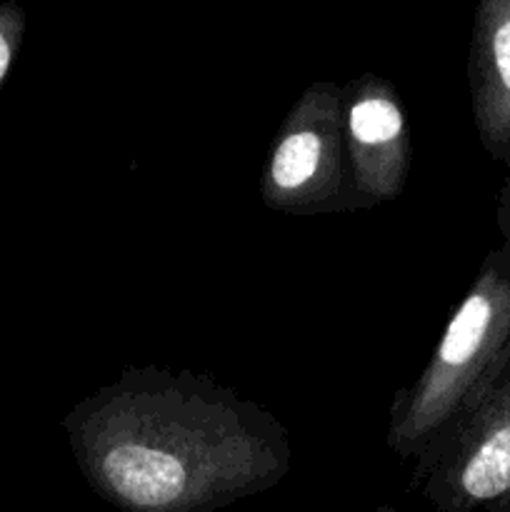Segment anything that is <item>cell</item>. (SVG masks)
<instances>
[{"label":"cell","instance_id":"obj_8","mask_svg":"<svg viewBox=\"0 0 510 512\" xmlns=\"http://www.w3.org/2000/svg\"><path fill=\"white\" fill-rule=\"evenodd\" d=\"M498 228L503 233V245L510 248V178L505 183L503 193H500V205H498Z\"/></svg>","mask_w":510,"mask_h":512},{"label":"cell","instance_id":"obj_1","mask_svg":"<svg viewBox=\"0 0 510 512\" xmlns=\"http://www.w3.org/2000/svg\"><path fill=\"white\" fill-rule=\"evenodd\" d=\"M90 488L120 512H215L283 483L285 425L210 375L128 368L63 418Z\"/></svg>","mask_w":510,"mask_h":512},{"label":"cell","instance_id":"obj_7","mask_svg":"<svg viewBox=\"0 0 510 512\" xmlns=\"http://www.w3.org/2000/svg\"><path fill=\"white\" fill-rule=\"evenodd\" d=\"M25 38V10L13 0L0 3V90L8 80L10 68L20 53Z\"/></svg>","mask_w":510,"mask_h":512},{"label":"cell","instance_id":"obj_4","mask_svg":"<svg viewBox=\"0 0 510 512\" xmlns=\"http://www.w3.org/2000/svg\"><path fill=\"white\" fill-rule=\"evenodd\" d=\"M270 210L323 215L355 210L343 138V85L310 83L275 133L260 178Z\"/></svg>","mask_w":510,"mask_h":512},{"label":"cell","instance_id":"obj_5","mask_svg":"<svg viewBox=\"0 0 510 512\" xmlns=\"http://www.w3.org/2000/svg\"><path fill=\"white\" fill-rule=\"evenodd\" d=\"M343 138L350 193L358 208L395 200L408 183L410 125L400 95L375 73L343 85Z\"/></svg>","mask_w":510,"mask_h":512},{"label":"cell","instance_id":"obj_6","mask_svg":"<svg viewBox=\"0 0 510 512\" xmlns=\"http://www.w3.org/2000/svg\"><path fill=\"white\" fill-rule=\"evenodd\" d=\"M468 83L480 145L510 168V0H483L475 10Z\"/></svg>","mask_w":510,"mask_h":512},{"label":"cell","instance_id":"obj_3","mask_svg":"<svg viewBox=\"0 0 510 512\" xmlns=\"http://www.w3.org/2000/svg\"><path fill=\"white\" fill-rule=\"evenodd\" d=\"M410 485L435 512H510V360L420 450Z\"/></svg>","mask_w":510,"mask_h":512},{"label":"cell","instance_id":"obj_2","mask_svg":"<svg viewBox=\"0 0 510 512\" xmlns=\"http://www.w3.org/2000/svg\"><path fill=\"white\" fill-rule=\"evenodd\" d=\"M510 360V248L490 250L410 388L395 393L388 448L415 460L435 433L473 408Z\"/></svg>","mask_w":510,"mask_h":512},{"label":"cell","instance_id":"obj_9","mask_svg":"<svg viewBox=\"0 0 510 512\" xmlns=\"http://www.w3.org/2000/svg\"><path fill=\"white\" fill-rule=\"evenodd\" d=\"M375 512H398V510H395L393 505H380V508L375 510Z\"/></svg>","mask_w":510,"mask_h":512}]
</instances>
